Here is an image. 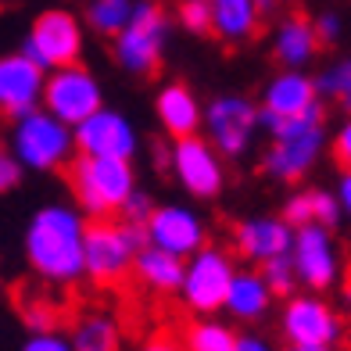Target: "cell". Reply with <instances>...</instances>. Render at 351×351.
Masks as SVG:
<instances>
[{
  "instance_id": "obj_27",
  "label": "cell",
  "mask_w": 351,
  "mask_h": 351,
  "mask_svg": "<svg viewBox=\"0 0 351 351\" xmlns=\"http://www.w3.org/2000/svg\"><path fill=\"white\" fill-rule=\"evenodd\" d=\"M315 90H319V101H330V104H337L344 115H351V54L330 61V65L315 75Z\"/></svg>"
},
{
  "instance_id": "obj_3",
  "label": "cell",
  "mask_w": 351,
  "mask_h": 351,
  "mask_svg": "<svg viewBox=\"0 0 351 351\" xmlns=\"http://www.w3.org/2000/svg\"><path fill=\"white\" fill-rule=\"evenodd\" d=\"M65 183H69L72 204L86 219H119L122 201L140 186L133 162L90 158V154H75L65 165Z\"/></svg>"
},
{
  "instance_id": "obj_16",
  "label": "cell",
  "mask_w": 351,
  "mask_h": 351,
  "mask_svg": "<svg viewBox=\"0 0 351 351\" xmlns=\"http://www.w3.org/2000/svg\"><path fill=\"white\" fill-rule=\"evenodd\" d=\"M294 241V226L283 215H244L241 222H233V254L244 265L262 269L265 262L283 258L291 251Z\"/></svg>"
},
{
  "instance_id": "obj_18",
  "label": "cell",
  "mask_w": 351,
  "mask_h": 351,
  "mask_svg": "<svg viewBox=\"0 0 351 351\" xmlns=\"http://www.w3.org/2000/svg\"><path fill=\"white\" fill-rule=\"evenodd\" d=\"M319 90H315V75L301 72V69H280L276 75L265 79L258 108L273 119H298L308 115L312 108H319Z\"/></svg>"
},
{
  "instance_id": "obj_44",
  "label": "cell",
  "mask_w": 351,
  "mask_h": 351,
  "mask_svg": "<svg viewBox=\"0 0 351 351\" xmlns=\"http://www.w3.org/2000/svg\"><path fill=\"white\" fill-rule=\"evenodd\" d=\"M280 4H298V0H280Z\"/></svg>"
},
{
  "instance_id": "obj_29",
  "label": "cell",
  "mask_w": 351,
  "mask_h": 351,
  "mask_svg": "<svg viewBox=\"0 0 351 351\" xmlns=\"http://www.w3.org/2000/svg\"><path fill=\"white\" fill-rule=\"evenodd\" d=\"M312 222H319V226H326V230H337L344 222V212H341L337 197H333V190L312 186Z\"/></svg>"
},
{
  "instance_id": "obj_23",
  "label": "cell",
  "mask_w": 351,
  "mask_h": 351,
  "mask_svg": "<svg viewBox=\"0 0 351 351\" xmlns=\"http://www.w3.org/2000/svg\"><path fill=\"white\" fill-rule=\"evenodd\" d=\"M133 276L140 280L143 291H151L158 298H176L180 294V283H183V258L143 244L133 258Z\"/></svg>"
},
{
  "instance_id": "obj_15",
  "label": "cell",
  "mask_w": 351,
  "mask_h": 351,
  "mask_svg": "<svg viewBox=\"0 0 351 351\" xmlns=\"http://www.w3.org/2000/svg\"><path fill=\"white\" fill-rule=\"evenodd\" d=\"M75 154H90V158H119V162H133L140 154V130L136 122L119 108H97L90 119H83L72 130Z\"/></svg>"
},
{
  "instance_id": "obj_30",
  "label": "cell",
  "mask_w": 351,
  "mask_h": 351,
  "mask_svg": "<svg viewBox=\"0 0 351 351\" xmlns=\"http://www.w3.org/2000/svg\"><path fill=\"white\" fill-rule=\"evenodd\" d=\"M176 22L190 36H208V0H180L176 4Z\"/></svg>"
},
{
  "instance_id": "obj_21",
  "label": "cell",
  "mask_w": 351,
  "mask_h": 351,
  "mask_svg": "<svg viewBox=\"0 0 351 351\" xmlns=\"http://www.w3.org/2000/svg\"><path fill=\"white\" fill-rule=\"evenodd\" d=\"M273 305H276V298L269 294V287H265L258 269H254V265H241V269H237L222 312H226L237 326H258V323L269 319Z\"/></svg>"
},
{
  "instance_id": "obj_1",
  "label": "cell",
  "mask_w": 351,
  "mask_h": 351,
  "mask_svg": "<svg viewBox=\"0 0 351 351\" xmlns=\"http://www.w3.org/2000/svg\"><path fill=\"white\" fill-rule=\"evenodd\" d=\"M86 215L69 201H47L22 230V254L36 280L51 287H75L83 280Z\"/></svg>"
},
{
  "instance_id": "obj_20",
  "label": "cell",
  "mask_w": 351,
  "mask_h": 351,
  "mask_svg": "<svg viewBox=\"0 0 351 351\" xmlns=\"http://www.w3.org/2000/svg\"><path fill=\"white\" fill-rule=\"evenodd\" d=\"M319 51H323V43H319L308 14H298V11L283 14L273 25V33H269V54H273V61L280 69L308 72V65H315Z\"/></svg>"
},
{
  "instance_id": "obj_6",
  "label": "cell",
  "mask_w": 351,
  "mask_h": 351,
  "mask_svg": "<svg viewBox=\"0 0 351 351\" xmlns=\"http://www.w3.org/2000/svg\"><path fill=\"white\" fill-rule=\"evenodd\" d=\"M172 40V19L158 0H136L125 29L111 40V58L130 75H154Z\"/></svg>"
},
{
  "instance_id": "obj_22",
  "label": "cell",
  "mask_w": 351,
  "mask_h": 351,
  "mask_svg": "<svg viewBox=\"0 0 351 351\" xmlns=\"http://www.w3.org/2000/svg\"><path fill=\"white\" fill-rule=\"evenodd\" d=\"M262 11L254 0H208V36L226 47H244L262 33Z\"/></svg>"
},
{
  "instance_id": "obj_41",
  "label": "cell",
  "mask_w": 351,
  "mask_h": 351,
  "mask_svg": "<svg viewBox=\"0 0 351 351\" xmlns=\"http://www.w3.org/2000/svg\"><path fill=\"white\" fill-rule=\"evenodd\" d=\"M337 291H341V301H344V308L351 312V273H344V280L337 283Z\"/></svg>"
},
{
  "instance_id": "obj_43",
  "label": "cell",
  "mask_w": 351,
  "mask_h": 351,
  "mask_svg": "<svg viewBox=\"0 0 351 351\" xmlns=\"http://www.w3.org/2000/svg\"><path fill=\"white\" fill-rule=\"evenodd\" d=\"M283 351H337V348H283Z\"/></svg>"
},
{
  "instance_id": "obj_9",
  "label": "cell",
  "mask_w": 351,
  "mask_h": 351,
  "mask_svg": "<svg viewBox=\"0 0 351 351\" xmlns=\"http://www.w3.org/2000/svg\"><path fill=\"white\" fill-rule=\"evenodd\" d=\"M237 269H241L237 265V254L230 247L208 241L201 251L183 258V283H180V294L176 298L194 315H219L222 305H226Z\"/></svg>"
},
{
  "instance_id": "obj_7",
  "label": "cell",
  "mask_w": 351,
  "mask_h": 351,
  "mask_svg": "<svg viewBox=\"0 0 351 351\" xmlns=\"http://www.w3.org/2000/svg\"><path fill=\"white\" fill-rule=\"evenodd\" d=\"M19 51L43 72L75 65V61H83L86 51V25L72 8H43L29 22Z\"/></svg>"
},
{
  "instance_id": "obj_37",
  "label": "cell",
  "mask_w": 351,
  "mask_h": 351,
  "mask_svg": "<svg viewBox=\"0 0 351 351\" xmlns=\"http://www.w3.org/2000/svg\"><path fill=\"white\" fill-rule=\"evenodd\" d=\"M19 351H72V344L61 330H40V333H29L19 344Z\"/></svg>"
},
{
  "instance_id": "obj_35",
  "label": "cell",
  "mask_w": 351,
  "mask_h": 351,
  "mask_svg": "<svg viewBox=\"0 0 351 351\" xmlns=\"http://www.w3.org/2000/svg\"><path fill=\"white\" fill-rule=\"evenodd\" d=\"M22 176H25V169L19 165V158L11 154L8 143L0 140V197H8L11 190H19L22 186Z\"/></svg>"
},
{
  "instance_id": "obj_36",
  "label": "cell",
  "mask_w": 351,
  "mask_h": 351,
  "mask_svg": "<svg viewBox=\"0 0 351 351\" xmlns=\"http://www.w3.org/2000/svg\"><path fill=\"white\" fill-rule=\"evenodd\" d=\"M326 151L333 154V162L341 169H351V115H344L337 130L326 133Z\"/></svg>"
},
{
  "instance_id": "obj_39",
  "label": "cell",
  "mask_w": 351,
  "mask_h": 351,
  "mask_svg": "<svg viewBox=\"0 0 351 351\" xmlns=\"http://www.w3.org/2000/svg\"><path fill=\"white\" fill-rule=\"evenodd\" d=\"M333 197H337L344 219H351V169H341L337 183H333Z\"/></svg>"
},
{
  "instance_id": "obj_31",
  "label": "cell",
  "mask_w": 351,
  "mask_h": 351,
  "mask_svg": "<svg viewBox=\"0 0 351 351\" xmlns=\"http://www.w3.org/2000/svg\"><path fill=\"white\" fill-rule=\"evenodd\" d=\"M291 226H305V222H312V186H294L291 194H287L283 201V212H280Z\"/></svg>"
},
{
  "instance_id": "obj_28",
  "label": "cell",
  "mask_w": 351,
  "mask_h": 351,
  "mask_svg": "<svg viewBox=\"0 0 351 351\" xmlns=\"http://www.w3.org/2000/svg\"><path fill=\"white\" fill-rule=\"evenodd\" d=\"M262 280H265V287H269V294H273L276 301H283V298H291V294H298L301 287H298V280H294V269H291V258H273V262H265L262 269Z\"/></svg>"
},
{
  "instance_id": "obj_13",
  "label": "cell",
  "mask_w": 351,
  "mask_h": 351,
  "mask_svg": "<svg viewBox=\"0 0 351 351\" xmlns=\"http://www.w3.org/2000/svg\"><path fill=\"white\" fill-rule=\"evenodd\" d=\"M172 180L190 201H219L222 190L230 183L226 162L212 151V143L197 136H183L169 143V169Z\"/></svg>"
},
{
  "instance_id": "obj_24",
  "label": "cell",
  "mask_w": 351,
  "mask_h": 351,
  "mask_svg": "<svg viewBox=\"0 0 351 351\" xmlns=\"http://www.w3.org/2000/svg\"><path fill=\"white\" fill-rule=\"evenodd\" d=\"M65 337L72 351H122V330L115 323V315H108V312L75 315Z\"/></svg>"
},
{
  "instance_id": "obj_19",
  "label": "cell",
  "mask_w": 351,
  "mask_h": 351,
  "mask_svg": "<svg viewBox=\"0 0 351 351\" xmlns=\"http://www.w3.org/2000/svg\"><path fill=\"white\" fill-rule=\"evenodd\" d=\"M154 119L169 140L197 136L201 119H204V101L197 97V90L190 83L169 79V83H162L154 90Z\"/></svg>"
},
{
  "instance_id": "obj_38",
  "label": "cell",
  "mask_w": 351,
  "mask_h": 351,
  "mask_svg": "<svg viewBox=\"0 0 351 351\" xmlns=\"http://www.w3.org/2000/svg\"><path fill=\"white\" fill-rule=\"evenodd\" d=\"M233 351H280L273 337H265L258 330H241L233 341Z\"/></svg>"
},
{
  "instance_id": "obj_11",
  "label": "cell",
  "mask_w": 351,
  "mask_h": 351,
  "mask_svg": "<svg viewBox=\"0 0 351 351\" xmlns=\"http://www.w3.org/2000/svg\"><path fill=\"white\" fill-rule=\"evenodd\" d=\"M280 333L287 348H337L348 337V323L341 308L330 305L326 294L298 291L291 298H283Z\"/></svg>"
},
{
  "instance_id": "obj_25",
  "label": "cell",
  "mask_w": 351,
  "mask_h": 351,
  "mask_svg": "<svg viewBox=\"0 0 351 351\" xmlns=\"http://www.w3.org/2000/svg\"><path fill=\"white\" fill-rule=\"evenodd\" d=\"M237 326L222 323L219 315H194V323H186L183 330V351H233Z\"/></svg>"
},
{
  "instance_id": "obj_33",
  "label": "cell",
  "mask_w": 351,
  "mask_h": 351,
  "mask_svg": "<svg viewBox=\"0 0 351 351\" xmlns=\"http://www.w3.org/2000/svg\"><path fill=\"white\" fill-rule=\"evenodd\" d=\"M22 323L29 326V333H40V330H58V308L47 305V301H25L22 305Z\"/></svg>"
},
{
  "instance_id": "obj_10",
  "label": "cell",
  "mask_w": 351,
  "mask_h": 351,
  "mask_svg": "<svg viewBox=\"0 0 351 351\" xmlns=\"http://www.w3.org/2000/svg\"><path fill=\"white\" fill-rule=\"evenodd\" d=\"M287 258H291L298 287L308 291V294L337 291V283L348 273L344 251L337 244V237H333V230L319 226V222H305V226L294 230V241H291Z\"/></svg>"
},
{
  "instance_id": "obj_4",
  "label": "cell",
  "mask_w": 351,
  "mask_h": 351,
  "mask_svg": "<svg viewBox=\"0 0 351 351\" xmlns=\"http://www.w3.org/2000/svg\"><path fill=\"white\" fill-rule=\"evenodd\" d=\"M4 143L11 147V154L19 158V165L25 172H40V176L65 172V165L75 158L72 130L43 108H33L25 115L11 119Z\"/></svg>"
},
{
  "instance_id": "obj_26",
  "label": "cell",
  "mask_w": 351,
  "mask_h": 351,
  "mask_svg": "<svg viewBox=\"0 0 351 351\" xmlns=\"http://www.w3.org/2000/svg\"><path fill=\"white\" fill-rule=\"evenodd\" d=\"M133 4L136 0H86V11L79 14V19H83V25L90 29L93 36L115 40L125 29V22H130Z\"/></svg>"
},
{
  "instance_id": "obj_32",
  "label": "cell",
  "mask_w": 351,
  "mask_h": 351,
  "mask_svg": "<svg viewBox=\"0 0 351 351\" xmlns=\"http://www.w3.org/2000/svg\"><path fill=\"white\" fill-rule=\"evenodd\" d=\"M151 208H154L151 194H147L143 186H136L133 194L122 201V208H119V222H125V226H143V222L151 219Z\"/></svg>"
},
{
  "instance_id": "obj_17",
  "label": "cell",
  "mask_w": 351,
  "mask_h": 351,
  "mask_svg": "<svg viewBox=\"0 0 351 351\" xmlns=\"http://www.w3.org/2000/svg\"><path fill=\"white\" fill-rule=\"evenodd\" d=\"M43 79H47V72L36 69L22 51L0 54V115L11 122V119L25 115V111L40 108Z\"/></svg>"
},
{
  "instance_id": "obj_8",
  "label": "cell",
  "mask_w": 351,
  "mask_h": 351,
  "mask_svg": "<svg viewBox=\"0 0 351 351\" xmlns=\"http://www.w3.org/2000/svg\"><path fill=\"white\" fill-rule=\"evenodd\" d=\"M258 133H262L258 101L247 97V93H215L204 104L201 136L212 143V151L222 162H241V158H247Z\"/></svg>"
},
{
  "instance_id": "obj_45",
  "label": "cell",
  "mask_w": 351,
  "mask_h": 351,
  "mask_svg": "<svg viewBox=\"0 0 351 351\" xmlns=\"http://www.w3.org/2000/svg\"><path fill=\"white\" fill-rule=\"evenodd\" d=\"M0 291H4V280H0Z\"/></svg>"
},
{
  "instance_id": "obj_34",
  "label": "cell",
  "mask_w": 351,
  "mask_h": 351,
  "mask_svg": "<svg viewBox=\"0 0 351 351\" xmlns=\"http://www.w3.org/2000/svg\"><path fill=\"white\" fill-rule=\"evenodd\" d=\"M312 29H315L319 43H323V47H333V43L344 40V14L333 11V8H326V11H319L315 19H312Z\"/></svg>"
},
{
  "instance_id": "obj_14",
  "label": "cell",
  "mask_w": 351,
  "mask_h": 351,
  "mask_svg": "<svg viewBox=\"0 0 351 351\" xmlns=\"http://www.w3.org/2000/svg\"><path fill=\"white\" fill-rule=\"evenodd\" d=\"M143 237L158 251H169L176 258H190L194 251H201L212 241V226L194 204L165 201L151 208V219L143 222Z\"/></svg>"
},
{
  "instance_id": "obj_2",
  "label": "cell",
  "mask_w": 351,
  "mask_h": 351,
  "mask_svg": "<svg viewBox=\"0 0 351 351\" xmlns=\"http://www.w3.org/2000/svg\"><path fill=\"white\" fill-rule=\"evenodd\" d=\"M326 101L298 119H273L258 108V125L269 136V147L262 151V172L273 183L298 186L315 172L319 158L326 151Z\"/></svg>"
},
{
  "instance_id": "obj_5",
  "label": "cell",
  "mask_w": 351,
  "mask_h": 351,
  "mask_svg": "<svg viewBox=\"0 0 351 351\" xmlns=\"http://www.w3.org/2000/svg\"><path fill=\"white\" fill-rule=\"evenodd\" d=\"M147 244L143 226L119 219H90L83 237V280L93 287H122L133 276V258Z\"/></svg>"
},
{
  "instance_id": "obj_40",
  "label": "cell",
  "mask_w": 351,
  "mask_h": 351,
  "mask_svg": "<svg viewBox=\"0 0 351 351\" xmlns=\"http://www.w3.org/2000/svg\"><path fill=\"white\" fill-rule=\"evenodd\" d=\"M136 351H183L180 341H172V337H151V341H143Z\"/></svg>"
},
{
  "instance_id": "obj_12",
  "label": "cell",
  "mask_w": 351,
  "mask_h": 351,
  "mask_svg": "<svg viewBox=\"0 0 351 351\" xmlns=\"http://www.w3.org/2000/svg\"><path fill=\"white\" fill-rule=\"evenodd\" d=\"M40 108L51 111L58 122H65L69 130H75L83 119H90L97 108H104V86L97 72L83 61L75 65H61L54 72H47L43 79V97Z\"/></svg>"
},
{
  "instance_id": "obj_42",
  "label": "cell",
  "mask_w": 351,
  "mask_h": 351,
  "mask_svg": "<svg viewBox=\"0 0 351 351\" xmlns=\"http://www.w3.org/2000/svg\"><path fill=\"white\" fill-rule=\"evenodd\" d=\"M258 4V11H262V19H269V14H276V8H280V0H254Z\"/></svg>"
}]
</instances>
